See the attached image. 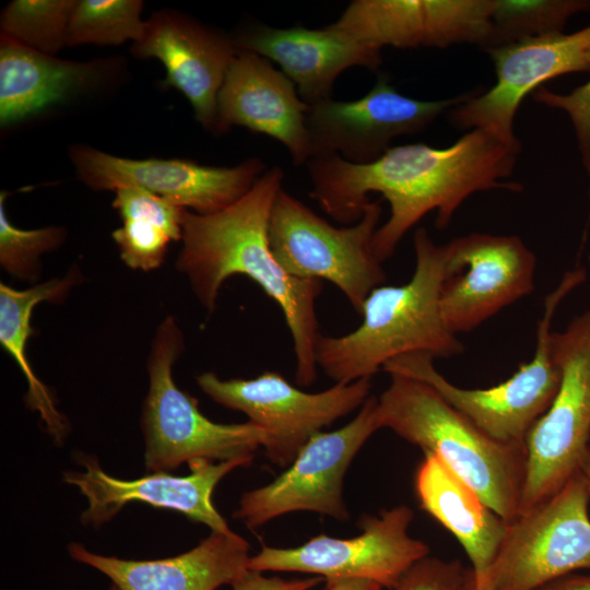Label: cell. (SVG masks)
I'll use <instances>...</instances> for the list:
<instances>
[{"label":"cell","mask_w":590,"mask_h":590,"mask_svg":"<svg viewBox=\"0 0 590 590\" xmlns=\"http://www.w3.org/2000/svg\"><path fill=\"white\" fill-rule=\"evenodd\" d=\"M520 150L486 130L472 129L446 148L391 146L366 164L339 155L317 156L307 163L310 197L334 221L353 224L363 216L368 194L380 193L390 205V215L377 228L373 249L384 262L427 213L435 210V226L444 229L475 192L522 191L519 182L508 180Z\"/></svg>","instance_id":"obj_1"},{"label":"cell","mask_w":590,"mask_h":590,"mask_svg":"<svg viewBox=\"0 0 590 590\" xmlns=\"http://www.w3.org/2000/svg\"><path fill=\"white\" fill-rule=\"evenodd\" d=\"M283 178L282 168L275 166L221 211L198 214L186 210L176 268L188 278L196 297L209 312L215 309L220 290L229 276L243 274L261 286L282 309L293 339L296 382L308 387L317 376L316 344L320 332L316 300L322 281L288 274L270 248V215Z\"/></svg>","instance_id":"obj_2"},{"label":"cell","mask_w":590,"mask_h":590,"mask_svg":"<svg viewBox=\"0 0 590 590\" xmlns=\"http://www.w3.org/2000/svg\"><path fill=\"white\" fill-rule=\"evenodd\" d=\"M413 244L415 270L408 283L374 288L354 331L342 337L319 334L317 366L335 384L371 378L390 359L410 353L434 358L463 353V343L448 330L440 311L448 274L446 247L436 245L424 227L415 231Z\"/></svg>","instance_id":"obj_3"},{"label":"cell","mask_w":590,"mask_h":590,"mask_svg":"<svg viewBox=\"0 0 590 590\" xmlns=\"http://www.w3.org/2000/svg\"><path fill=\"white\" fill-rule=\"evenodd\" d=\"M378 398L381 428L438 457L504 520L519 516L526 445L497 441L420 380L390 375Z\"/></svg>","instance_id":"obj_4"},{"label":"cell","mask_w":590,"mask_h":590,"mask_svg":"<svg viewBox=\"0 0 590 590\" xmlns=\"http://www.w3.org/2000/svg\"><path fill=\"white\" fill-rule=\"evenodd\" d=\"M587 279L576 267L566 271L544 299L543 315L536 327V345L531 361L505 381L485 389L461 388L445 378L426 353H410L387 362L382 369L429 385L452 408L493 439L524 445L534 423L546 412L560 384V370L552 350V323L564 298Z\"/></svg>","instance_id":"obj_5"},{"label":"cell","mask_w":590,"mask_h":590,"mask_svg":"<svg viewBox=\"0 0 590 590\" xmlns=\"http://www.w3.org/2000/svg\"><path fill=\"white\" fill-rule=\"evenodd\" d=\"M184 350L182 332L168 316L155 331L146 363L149 391L142 430L148 473L168 472L200 460L220 462L255 456L268 439L266 430L250 421L220 424L200 412L198 401L173 378L174 364Z\"/></svg>","instance_id":"obj_6"},{"label":"cell","mask_w":590,"mask_h":590,"mask_svg":"<svg viewBox=\"0 0 590 590\" xmlns=\"http://www.w3.org/2000/svg\"><path fill=\"white\" fill-rule=\"evenodd\" d=\"M381 212L380 200L369 201L359 221L335 227L281 189L270 215V248L288 274L330 281L361 315L369 293L387 280L373 249Z\"/></svg>","instance_id":"obj_7"},{"label":"cell","mask_w":590,"mask_h":590,"mask_svg":"<svg viewBox=\"0 0 590 590\" xmlns=\"http://www.w3.org/2000/svg\"><path fill=\"white\" fill-rule=\"evenodd\" d=\"M558 391L526 438L519 515L545 502L581 472L590 450V309L552 334Z\"/></svg>","instance_id":"obj_8"},{"label":"cell","mask_w":590,"mask_h":590,"mask_svg":"<svg viewBox=\"0 0 590 590\" xmlns=\"http://www.w3.org/2000/svg\"><path fill=\"white\" fill-rule=\"evenodd\" d=\"M370 379L337 382L317 393L294 387L278 371H264L251 379H221L215 373L204 371L196 380L214 402L243 412L263 428L268 435L266 457L284 468L323 427L364 404Z\"/></svg>","instance_id":"obj_9"},{"label":"cell","mask_w":590,"mask_h":590,"mask_svg":"<svg viewBox=\"0 0 590 590\" xmlns=\"http://www.w3.org/2000/svg\"><path fill=\"white\" fill-rule=\"evenodd\" d=\"M590 493L581 472L508 524L483 590H534L590 570Z\"/></svg>","instance_id":"obj_10"},{"label":"cell","mask_w":590,"mask_h":590,"mask_svg":"<svg viewBox=\"0 0 590 590\" xmlns=\"http://www.w3.org/2000/svg\"><path fill=\"white\" fill-rule=\"evenodd\" d=\"M378 398L368 397L343 427L312 436L271 483L243 494L233 517L251 529L293 511H312L346 521L342 488L346 471L367 439L381 428Z\"/></svg>","instance_id":"obj_11"},{"label":"cell","mask_w":590,"mask_h":590,"mask_svg":"<svg viewBox=\"0 0 590 590\" xmlns=\"http://www.w3.org/2000/svg\"><path fill=\"white\" fill-rule=\"evenodd\" d=\"M413 510L398 505L380 516L363 515L361 534L339 539L319 534L296 547H271L250 556L253 571H293L331 579H367L393 590L404 573L429 555V547L409 535Z\"/></svg>","instance_id":"obj_12"},{"label":"cell","mask_w":590,"mask_h":590,"mask_svg":"<svg viewBox=\"0 0 590 590\" xmlns=\"http://www.w3.org/2000/svg\"><path fill=\"white\" fill-rule=\"evenodd\" d=\"M440 311L453 334L469 332L534 290L536 258L515 235L472 233L445 244Z\"/></svg>","instance_id":"obj_13"},{"label":"cell","mask_w":590,"mask_h":590,"mask_svg":"<svg viewBox=\"0 0 590 590\" xmlns=\"http://www.w3.org/2000/svg\"><path fill=\"white\" fill-rule=\"evenodd\" d=\"M472 92L447 99H416L401 94L386 75H379L361 98H329L308 105L306 125L312 157L339 155L354 164L370 163L389 150L396 138L425 130Z\"/></svg>","instance_id":"obj_14"},{"label":"cell","mask_w":590,"mask_h":590,"mask_svg":"<svg viewBox=\"0 0 590 590\" xmlns=\"http://www.w3.org/2000/svg\"><path fill=\"white\" fill-rule=\"evenodd\" d=\"M496 82L449 110L451 123L463 130L483 129L502 141L521 146L514 132L522 101L554 78L590 72V25L577 32L526 38L486 50Z\"/></svg>","instance_id":"obj_15"},{"label":"cell","mask_w":590,"mask_h":590,"mask_svg":"<svg viewBox=\"0 0 590 590\" xmlns=\"http://www.w3.org/2000/svg\"><path fill=\"white\" fill-rule=\"evenodd\" d=\"M70 155L79 178L93 190L137 186L198 214L233 204L266 172L260 158L219 167L185 160H132L85 145L73 146Z\"/></svg>","instance_id":"obj_16"},{"label":"cell","mask_w":590,"mask_h":590,"mask_svg":"<svg viewBox=\"0 0 590 590\" xmlns=\"http://www.w3.org/2000/svg\"><path fill=\"white\" fill-rule=\"evenodd\" d=\"M253 456L227 461L200 460L189 464L191 473L175 476L168 472L148 473L135 480L117 479L106 473L94 456L79 455L84 471H66L63 481L86 497L81 515L84 526L99 528L110 521L127 504L141 502L156 508L175 510L208 526L211 531L229 533L226 520L212 503L219 482L231 471L251 464Z\"/></svg>","instance_id":"obj_17"},{"label":"cell","mask_w":590,"mask_h":590,"mask_svg":"<svg viewBox=\"0 0 590 590\" xmlns=\"http://www.w3.org/2000/svg\"><path fill=\"white\" fill-rule=\"evenodd\" d=\"M493 0H354L331 25L378 49L480 47Z\"/></svg>","instance_id":"obj_18"},{"label":"cell","mask_w":590,"mask_h":590,"mask_svg":"<svg viewBox=\"0 0 590 590\" xmlns=\"http://www.w3.org/2000/svg\"><path fill=\"white\" fill-rule=\"evenodd\" d=\"M142 58H156L166 69L164 83L181 92L196 119L220 134L217 101L225 75L239 49L235 39L175 12H157L145 21L132 46Z\"/></svg>","instance_id":"obj_19"},{"label":"cell","mask_w":590,"mask_h":590,"mask_svg":"<svg viewBox=\"0 0 590 590\" xmlns=\"http://www.w3.org/2000/svg\"><path fill=\"white\" fill-rule=\"evenodd\" d=\"M307 109L295 84L270 60L239 49L219 94L220 133L239 126L270 137L283 144L293 164L299 166L312 157Z\"/></svg>","instance_id":"obj_20"},{"label":"cell","mask_w":590,"mask_h":590,"mask_svg":"<svg viewBox=\"0 0 590 590\" xmlns=\"http://www.w3.org/2000/svg\"><path fill=\"white\" fill-rule=\"evenodd\" d=\"M235 43L238 49L279 64L307 105L332 98L333 85L345 70L362 67L376 71L381 64L380 49L350 37L331 24L322 28L258 25Z\"/></svg>","instance_id":"obj_21"},{"label":"cell","mask_w":590,"mask_h":590,"mask_svg":"<svg viewBox=\"0 0 590 590\" xmlns=\"http://www.w3.org/2000/svg\"><path fill=\"white\" fill-rule=\"evenodd\" d=\"M249 543L235 532L211 531L193 548L162 559H123L68 546L71 558L105 576L120 590H216L233 585L248 569Z\"/></svg>","instance_id":"obj_22"},{"label":"cell","mask_w":590,"mask_h":590,"mask_svg":"<svg viewBox=\"0 0 590 590\" xmlns=\"http://www.w3.org/2000/svg\"><path fill=\"white\" fill-rule=\"evenodd\" d=\"M414 483L421 508L458 540L471 562L476 590H483L509 522L434 455L425 453Z\"/></svg>","instance_id":"obj_23"},{"label":"cell","mask_w":590,"mask_h":590,"mask_svg":"<svg viewBox=\"0 0 590 590\" xmlns=\"http://www.w3.org/2000/svg\"><path fill=\"white\" fill-rule=\"evenodd\" d=\"M101 69V63L61 60L1 35V126L22 121L91 87Z\"/></svg>","instance_id":"obj_24"},{"label":"cell","mask_w":590,"mask_h":590,"mask_svg":"<svg viewBox=\"0 0 590 590\" xmlns=\"http://www.w3.org/2000/svg\"><path fill=\"white\" fill-rule=\"evenodd\" d=\"M78 269H71L62 278H54L17 290L0 284V343L23 373L28 389L25 402L39 414L48 435L56 444H62L70 425L58 410L49 389L37 378L26 356L27 341L33 333L34 308L44 302L62 303L80 279Z\"/></svg>","instance_id":"obj_25"},{"label":"cell","mask_w":590,"mask_h":590,"mask_svg":"<svg viewBox=\"0 0 590 590\" xmlns=\"http://www.w3.org/2000/svg\"><path fill=\"white\" fill-rule=\"evenodd\" d=\"M113 206L122 220L111 237L123 263L141 271L160 268L170 244L182 238L187 209L137 186L117 189Z\"/></svg>","instance_id":"obj_26"},{"label":"cell","mask_w":590,"mask_h":590,"mask_svg":"<svg viewBox=\"0 0 590 590\" xmlns=\"http://www.w3.org/2000/svg\"><path fill=\"white\" fill-rule=\"evenodd\" d=\"M590 10V0H493L487 50L526 38L563 33L575 14Z\"/></svg>","instance_id":"obj_27"},{"label":"cell","mask_w":590,"mask_h":590,"mask_svg":"<svg viewBox=\"0 0 590 590\" xmlns=\"http://www.w3.org/2000/svg\"><path fill=\"white\" fill-rule=\"evenodd\" d=\"M74 0H15L1 14V35L54 56L67 46Z\"/></svg>","instance_id":"obj_28"},{"label":"cell","mask_w":590,"mask_h":590,"mask_svg":"<svg viewBox=\"0 0 590 590\" xmlns=\"http://www.w3.org/2000/svg\"><path fill=\"white\" fill-rule=\"evenodd\" d=\"M139 0L78 1L68 27L67 46L118 45L140 40L145 30Z\"/></svg>","instance_id":"obj_29"},{"label":"cell","mask_w":590,"mask_h":590,"mask_svg":"<svg viewBox=\"0 0 590 590\" xmlns=\"http://www.w3.org/2000/svg\"><path fill=\"white\" fill-rule=\"evenodd\" d=\"M7 192L0 193V266L12 276L35 282L40 275L42 255L58 248L66 239L62 227L22 229L10 222L5 211Z\"/></svg>","instance_id":"obj_30"},{"label":"cell","mask_w":590,"mask_h":590,"mask_svg":"<svg viewBox=\"0 0 590 590\" xmlns=\"http://www.w3.org/2000/svg\"><path fill=\"white\" fill-rule=\"evenodd\" d=\"M393 590H476L474 574L460 560L425 556L414 563Z\"/></svg>","instance_id":"obj_31"},{"label":"cell","mask_w":590,"mask_h":590,"mask_svg":"<svg viewBox=\"0 0 590 590\" xmlns=\"http://www.w3.org/2000/svg\"><path fill=\"white\" fill-rule=\"evenodd\" d=\"M532 98L547 107L566 113L573 123L582 165L590 180V80L567 94L541 86Z\"/></svg>","instance_id":"obj_32"},{"label":"cell","mask_w":590,"mask_h":590,"mask_svg":"<svg viewBox=\"0 0 590 590\" xmlns=\"http://www.w3.org/2000/svg\"><path fill=\"white\" fill-rule=\"evenodd\" d=\"M324 578L311 576L303 579L266 577L260 571L247 570L233 585V590H310Z\"/></svg>","instance_id":"obj_33"},{"label":"cell","mask_w":590,"mask_h":590,"mask_svg":"<svg viewBox=\"0 0 590 590\" xmlns=\"http://www.w3.org/2000/svg\"><path fill=\"white\" fill-rule=\"evenodd\" d=\"M534 590H590V575L568 574L553 579Z\"/></svg>","instance_id":"obj_34"},{"label":"cell","mask_w":590,"mask_h":590,"mask_svg":"<svg viewBox=\"0 0 590 590\" xmlns=\"http://www.w3.org/2000/svg\"><path fill=\"white\" fill-rule=\"evenodd\" d=\"M324 590H382V587L367 579H331L327 580Z\"/></svg>","instance_id":"obj_35"},{"label":"cell","mask_w":590,"mask_h":590,"mask_svg":"<svg viewBox=\"0 0 590 590\" xmlns=\"http://www.w3.org/2000/svg\"><path fill=\"white\" fill-rule=\"evenodd\" d=\"M581 473L583 474L586 481H587V485H588V489H589V493H590V450L585 459V462L582 464V468H581Z\"/></svg>","instance_id":"obj_36"},{"label":"cell","mask_w":590,"mask_h":590,"mask_svg":"<svg viewBox=\"0 0 590 590\" xmlns=\"http://www.w3.org/2000/svg\"><path fill=\"white\" fill-rule=\"evenodd\" d=\"M108 590H120L117 586H115L114 583H111V586L109 587Z\"/></svg>","instance_id":"obj_37"},{"label":"cell","mask_w":590,"mask_h":590,"mask_svg":"<svg viewBox=\"0 0 590 590\" xmlns=\"http://www.w3.org/2000/svg\"><path fill=\"white\" fill-rule=\"evenodd\" d=\"M589 198H590V187H589ZM588 264H589V268H590V253L588 256Z\"/></svg>","instance_id":"obj_38"}]
</instances>
